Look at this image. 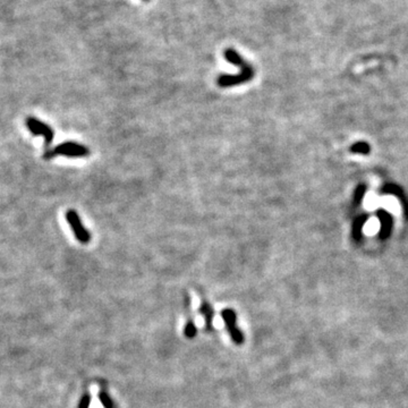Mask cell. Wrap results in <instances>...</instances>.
I'll use <instances>...</instances> for the list:
<instances>
[{"label": "cell", "mask_w": 408, "mask_h": 408, "mask_svg": "<svg viewBox=\"0 0 408 408\" xmlns=\"http://www.w3.org/2000/svg\"><path fill=\"white\" fill-rule=\"evenodd\" d=\"M382 194H390V195H394L396 198H398L400 200L402 208H404V212H405V216L406 219H408V200L405 195V192L402 191L401 187L399 186L396 185V184H392V183H388L386 184L384 187H382L381 191Z\"/></svg>", "instance_id": "cell-6"}, {"label": "cell", "mask_w": 408, "mask_h": 408, "mask_svg": "<svg viewBox=\"0 0 408 408\" xmlns=\"http://www.w3.org/2000/svg\"><path fill=\"white\" fill-rule=\"evenodd\" d=\"M143 2H150V0H143Z\"/></svg>", "instance_id": "cell-12"}, {"label": "cell", "mask_w": 408, "mask_h": 408, "mask_svg": "<svg viewBox=\"0 0 408 408\" xmlns=\"http://www.w3.org/2000/svg\"><path fill=\"white\" fill-rule=\"evenodd\" d=\"M66 220L70 227V229L73 230L75 238H76L79 243L89 244L91 239H92V235H91L90 231L84 227L82 220H80L76 211L73 209L68 210L66 212Z\"/></svg>", "instance_id": "cell-4"}, {"label": "cell", "mask_w": 408, "mask_h": 408, "mask_svg": "<svg viewBox=\"0 0 408 408\" xmlns=\"http://www.w3.org/2000/svg\"><path fill=\"white\" fill-rule=\"evenodd\" d=\"M350 152L366 155L371 152V147L367 142H363V141H360V142H356L351 145Z\"/></svg>", "instance_id": "cell-9"}, {"label": "cell", "mask_w": 408, "mask_h": 408, "mask_svg": "<svg viewBox=\"0 0 408 408\" xmlns=\"http://www.w3.org/2000/svg\"><path fill=\"white\" fill-rule=\"evenodd\" d=\"M254 77H255V69L250 64L246 67L240 68L239 73L236 75H228V74L220 75V76L216 77V85L223 89L238 87V85L249 83L250 80H252Z\"/></svg>", "instance_id": "cell-2"}, {"label": "cell", "mask_w": 408, "mask_h": 408, "mask_svg": "<svg viewBox=\"0 0 408 408\" xmlns=\"http://www.w3.org/2000/svg\"><path fill=\"white\" fill-rule=\"evenodd\" d=\"M367 219H369V215L367 214H362L359 215L354 220L351 227V236L352 239L355 241H361L363 238V228H364V225L366 224Z\"/></svg>", "instance_id": "cell-8"}, {"label": "cell", "mask_w": 408, "mask_h": 408, "mask_svg": "<svg viewBox=\"0 0 408 408\" xmlns=\"http://www.w3.org/2000/svg\"><path fill=\"white\" fill-rule=\"evenodd\" d=\"M223 316L226 321V324L228 327V330L230 332V336L233 337V339L240 344V342H243L244 340V337L241 335V332L236 328L235 327V321H236V316L235 313L231 310H226L223 312Z\"/></svg>", "instance_id": "cell-7"}, {"label": "cell", "mask_w": 408, "mask_h": 408, "mask_svg": "<svg viewBox=\"0 0 408 408\" xmlns=\"http://www.w3.org/2000/svg\"><path fill=\"white\" fill-rule=\"evenodd\" d=\"M366 185L365 184H360L357 185V187L355 188V192H354V204L355 205H359L363 202V199H364V196L366 194Z\"/></svg>", "instance_id": "cell-10"}, {"label": "cell", "mask_w": 408, "mask_h": 408, "mask_svg": "<svg viewBox=\"0 0 408 408\" xmlns=\"http://www.w3.org/2000/svg\"><path fill=\"white\" fill-rule=\"evenodd\" d=\"M185 332H186V335H187L188 337H193L195 335L194 327L193 325H187V328H186Z\"/></svg>", "instance_id": "cell-11"}, {"label": "cell", "mask_w": 408, "mask_h": 408, "mask_svg": "<svg viewBox=\"0 0 408 408\" xmlns=\"http://www.w3.org/2000/svg\"><path fill=\"white\" fill-rule=\"evenodd\" d=\"M376 215L380 221V230H379V238L381 240H387L390 237L392 226H394V220H392V215L384 209H379L376 211Z\"/></svg>", "instance_id": "cell-5"}, {"label": "cell", "mask_w": 408, "mask_h": 408, "mask_svg": "<svg viewBox=\"0 0 408 408\" xmlns=\"http://www.w3.org/2000/svg\"><path fill=\"white\" fill-rule=\"evenodd\" d=\"M58 155L69 158H85L90 155V150L85 145L76 142H65L58 144L53 149L44 151L43 158L49 160L58 157Z\"/></svg>", "instance_id": "cell-1"}, {"label": "cell", "mask_w": 408, "mask_h": 408, "mask_svg": "<svg viewBox=\"0 0 408 408\" xmlns=\"http://www.w3.org/2000/svg\"><path fill=\"white\" fill-rule=\"evenodd\" d=\"M25 125H26V127L33 135H35V136L41 135L42 136V138L44 139L45 151H48L49 147L51 145L53 138H55L53 129L50 127L48 124H45V123L41 122V120H39L34 117H28L26 119H25Z\"/></svg>", "instance_id": "cell-3"}]
</instances>
